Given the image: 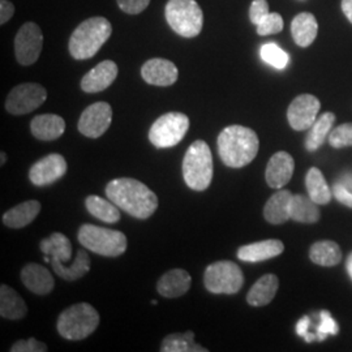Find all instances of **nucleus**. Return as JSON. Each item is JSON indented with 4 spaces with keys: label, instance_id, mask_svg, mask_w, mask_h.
<instances>
[{
    "label": "nucleus",
    "instance_id": "obj_1",
    "mask_svg": "<svg viewBox=\"0 0 352 352\" xmlns=\"http://www.w3.org/2000/svg\"><path fill=\"white\" fill-rule=\"evenodd\" d=\"M106 196L123 212L148 219L158 208V197L144 183L131 177L113 179L106 187Z\"/></svg>",
    "mask_w": 352,
    "mask_h": 352
},
{
    "label": "nucleus",
    "instance_id": "obj_2",
    "mask_svg": "<svg viewBox=\"0 0 352 352\" xmlns=\"http://www.w3.org/2000/svg\"><path fill=\"white\" fill-rule=\"evenodd\" d=\"M258 146L257 133L248 126H226L218 136L219 158L231 168L251 164L258 153Z\"/></svg>",
    "mask_w": 352,
    "mask_h": 352
},
{
    "label": "nucleus",
    "instance_id": "obj_3",
    "mask_svg": "<svg viewBox=\"0 0 352 352\" xmlns=\"http://www.w3.org/2000/svg\"><path fill=\"white\" fill-rule=\"evenodd\" d=\"M113 26L104 17H90L77 26L69 38L68 49L76 60L93 58L111 37Z\"/></svg>",
    "mask_w": 352,
    "mask_h": 352
},
{
    "label": "nucleus",
    "instance_id": "obj_4",
    "mask_svg": "<svg viewBox=\"0 0 352 352\" xmlns=\"http://www.w3.org/2000/svg\"><path fill=\"white\" fill-rule=\"evenodd\" d=\"M183 176L186 184L193 190L209 188L213 179V157L205 141L197 140L189 146L183 160Z\"/></svg>",
    "mask_w": 352,
    "mask_h": 352
},
{
    "label": "nucleus",
    "instance_id": "obj_5",
    "mask_svg": "<svg viewBox=\"0 0 352 352\" xmlns=\"http://www.w3.org/2000/svg\"><path fill=\"white\" fill-rule=\"evenodd\" d=\"M100 325V315L88 302H78L65 311L58 318V331L68 340H85Z\"/></svg>",
    "mask_w": 352,
    "mask_h": 352
},
{
    "label": "nucleus",
    "instance_id": "obj_6",
    "mask_svg": "<svg viewBox=\"0 0 352 352\" xmlns=\"http://www.w3.org/2000/svg\"><path fill=\"white\" fill-rule=\"evenodd\" d=\"M164 17L170 28L182 37H197L201 33L204 12L196 0H168Z\"/></svg>",
    "mask_w": 352,
    "mask_h": 352
},
{
    "label": "nucleus",
    "instance_id": "obj_7",
    "mask_svg": "<svg viewBox=\"0 0 352 352\" xmlns=\"http://www.w3.org/2000/svg\"><path fill=\"white\" fill-rule=\"evenodd\" d=\"M77 239L84 248L106 257L122 256L126 250V235L104 227L82 225L78 230Z\"/></svg>",
    "mask_w": 352,
    "mask_h": 352
},
{
    "label": "nucleus",
    "instance_id": "obj_8",
    "mask_svg": "<svg viewBox=\"0 0 352 352\" xmlns=\"http://www.w3.org/2000/svg\"><path fill=\"white\" fill-rule=\"evenodd\" d=\"M204 285L212 294L232 295L239 292L244 285V276L238 265L232 261H217L209 265L204 274Z\"/></svg>",
    "mask_w": 352,
    "mask_h": 352
},
{
    "label": "nucleus",
    "instance_id": "obj_9",
    "mask_svg": "<svg viewBox=\"0 0 352 352\" xmlns=\"http://www.w3.org/2000/svg\"><path fill=\"white\" fill-rule=\"evenodd\" d=\"M188 128L189 119L186 113H164L151 126L149 140L158 149L173 148L186 136Z\"/></svg>",
    "mask_w": 352,
    "mask_h": 352
},
{
    "label": "nucleus",
    "instance_id": "obj_10",
    "mask_svg": "<svg viewBox=\"0 0 352 352\" xmlns=\"http://www.w3.org/2000/svg\"><path fill=\"white\" fill-rule=\"evenodd\" d=\"M46 98L47 91L42 85L34 82L20 84L10 91L6 101V110L12 115H26L37 110Z\"/></svg>",
    "mask_w": 352,
    "mask_h": 352
},
{
    "label": "nucleus",
    "instance_id": "obj_11",
    "mask_svg": "<svg viewBox=\"0 0 352 352\" xmlns=\"http://www.w3.org/2000/svg\"><path fill=\"white\" fill-rule=\"evenodd\" d=\"M43 46V34L36 23H25L14 37V55L21 65L36 63Z\"/></svg>",
    "mask_w": 352,
    "mask_h": 352
},
{
    "label": "nucleus",
    "instance_id": "obj_12",
    "mask_svg": "<svg viewBox=\"0 0 352 352\" xmlns=\"http://www.w3.org/2000/svg\"><path fill=\"white\" fill-rule=\"evenodd\" d=\"M113 120V109L106 102L90 104L81 113L78 120V131L89 139H98L110 128Z\"/></svg>",
    "mask_w": 352,
    "mask_h": 352
},
{
    "label": "nucleus",
    "instance_id": "obj_13",
    "mask_svg": "<svg viewBox=\"0 0 352 352\" xmlns=\"http://www.w3.org/2000/svg\"><path fill=\"white\" fill-rule=\"evenodd\" d=\"M321 103L312 94H302L291 102L287 110L289 126L295 131H305L315 124Z\"/></svg>",
    "mask_w": 352,
    "mask_h": 352
},
{
    "label": "nucleus",
    "instance_id": "obj_14",
    "mask_svg": "<svg viewBox=\"0 0 352 352\" xmlns=\"http://www.w3.org/2000/svg\"><path fill=\"white\" fill-rule=\"evenodd\" d=\"M67 168L68 166L63 155L52 153L32 166L29 179L34 186L45 187L62 179L67 173Z\"/></svg>",
    "mask_w": 352,
    "mask_h": 352
},
{
    "label": "nucleus",
    "instance_id": "obj_15",
    "mask_svg": "<svg viewBox=\"0 0 352 352\" xmlns=\"http://www.w3.org/2000/svg\"><path fill=\"white\" fill-rule=\"evenodd\" d=\"M295 162L287 151L276 153L266 166L265 179L269 187L274 189L283 188L292 177Z\"/></svg>",
    "mask_w": 352,
    "mask_h": 352
},
{
    "label": "nucleus",
    "instance_id": "obj_16",
    "mask_svg": "<svg viewBox=\"0 0 352 352\" xmlns=\"http://www.w3.org/2000/svg\"><path fill=\"white\" fill-rule=\"evenodd\" d=\"M141 76L151 85L170 87L175 84L179 71L173 62L162 58H154L142 65Z\"/></svg>",
    "mask_w": 352,
    "mask_h": 352
},
{
    "label": "nucleus",
    "instance_id": "obj_17",
    "mask_svg": "<svg viewBox=\"0 0 352 352\" xmlns=\"http://www.w3.org/2000/svg\"><path fill=\"white\" fill-rule=\"evenodd\" d=\"M118 65L113 60H103L90 69L81 80V89L85 93H100L109 88L118 77Z\"/></svg>",
    "mask_w": 352,
    "mask_h": 352
},
{
    "label": "nucleus",
    "instance_id": "obj_18",
    "mask_svg": "<svg viewBox=\"0 0 352 352\" xmlns=\"http://www.w3.org/2000/svg\"><path fill=\"white\" fill-rule=\"evenodd\" d=\"M283 251L285 245L280 240H263L240 247L238 250V258L245 263H261L277 257Z\"/></svg>",
    "mask_w": 352,
    "mask_h": 352
},
{
    "label": "nucleus",
    "instance_id": "obj_19",
    "mask_svg": "<svg viewBox=\"0 0 352 352\" xmlns=\"http://www.w3.org/2000/svg\"><path fill=\"white\" fill-rule=\"evenodd\" d=\"M21 280L26 289L36 295H47L54 289L55 282L50 272L38 264H28L21 270Z\"/></svg>",
    "mask_w": 352,
    "mask_h": 352
},
{
    "label": "nucleus",
    "instance_id": "obj_20",
    "mask_svg": "<svg viewBox=\"0 0 352 352\" xmlns=\"http://www.w3.org/2000/svg\"><path fill=\"white\" fill-rule=\"evenodd\" d=\"M190 283L192 278L188 272L183 269H173L160 278L157 289L164 298L174 299L186 295L190 289Z\"/></svg>",
    "mask_w": 352,
    "mask_h": 352
},
{
    "label": "nucleus",
    "instance_id": "obj_21",
    "mask_svg": "<svg viewBox=\"0 0 352 352\" xmlns=\"http://www.w3.org/2000/svg\"><path fill=\"white\" fill-rule=\"evenodd\" d=\"M32 135L37 140L52 141L59 139L65 131L63 118L54 113H43L36 116L30 123Z\"/></svg>",
    "mask_w": 352,
    "mask_h": 352
},
{
    "label": "nucleus",
    "instance_id": "obj_22",
    "mask_svg": "<svg viewBox=\"0 0 352 352\" xmlns=\"http://www.w3.org/2000/svg\"><path fill=\"white\" fill-rule=\"evenodd\" d=\"M318 24L312 13L302 12L294 17L291 23V34L295 43L300 47H308L315 42Z\"/></svg>",
    "mask_w": 352,
    "mask_h": 352
},
{
    "label": "nucleus",
    "instance_id": "obj_23",
    "mask_svg": "<svg viewBox=\"0 0 352 352\" xmlns=\"http://www.w3.org/2000/svg\"><path fill=\"white\" fill-rule=\"evenodd\" d=\"M292 193L286 189L276 192L265 205V219L272 225H282L289 219V204Z\"/></svg>",
    "mask_w": 352,
    "mask_h": 352
},
{
    "label": "nucleus",
    "instance_id": "obj_24",
    "mask_svg": "<svg viewBox=\"0 0 352 352\" xmlns=\"http://www.w3.org/2000/svg\"><path fill=\"white\" fill-rule=\"evenodd\" d=\"M279 280L274 274H265L250 289L247 302L252 307H264L272 302L277 294Z\"/></svg>",
    "mask_w": 352,
    "mask_h": 352
},
{
    "label": "nucleus",
    "instance_id": "obj_25",
    "mask_svg": "<svg viewBox=\"0 0 352 352\" xmlns=\"http://www.w3.org/2000/svg\"><path fill=\"white\" fill-rule=\"evenodd\" d=\"M41 212V204L36 200L23 202L3 215V223L10 228H23L30 225Z\"/></svg>",
    "mask_w": 352,
    "mask_h": 352
},
{
    "label": "nucleus",
    "instance_id": "obj_26",
    "mask_svg": "<svg viewBox=\"0 0 352 352\" xmlns=\"http://www.w3.org/2000/svg\"><path fill=\"white\" fill-rule=\"evenodd\" d=\"M321 218L318 204L309 196L294 195L289 204V219L300 223H316Z\"/></svg>",
    "mask_w": 352,
    "mask_h": 352
},
{
    "label": "nucleus",
    "instance_id": "obj_27",
    "mask_svg": "<svg viewBox=\"0 0 352 352\" xmlns=\"http://www.w3.org/2000/svg\"><path fill=\"white\" fill-rule=\"evenodd\" d=\"M39 248L45 256H49L51 261H59L64 264L72 258V244L62 232H54L47 239H43Z\"/></svg>",
    "mask_w": 352,
    "mask_h": 352
},
{
    "label": "nucleus",
    "instance_id": "obj_28",
    "mask_svg": "<svg viewBox=\"0 0 352 352\" xmlns=\"http://www.w3.org/2000/svg\"><path fill=\"white\" fill-rule=\"evenodd\" d=\"M28 312L24 299L7 285L0 287V316L8 320H20Z\"/></svg>",
    "mask_w": 352,
    "mask_h": 352
},
{
    "label": "nucleus",
    "instance_id": "obj_29",
    "mask_svg": "<svg viewBox=\"0 0 352 352\" xmlns=\"http://www.w3.org/2000/svg\"><path fill=\"white\" fill-rule=\"evenodd\" d=\"M336 123V115L333 113H324L317 118L315 124L309 128L308 136L305 139L307 151H315L329 139L333 126Z\"/></svg>",
    "mask_w": 352,
    "mask_h": 352
},
{
    "label": "nucleus",
    "instance_id": "obj_30",
    "mask_svg": "<svg viewBox=\"0 0 352 352\" xmlns=\"http://www.w3.org/2000/svg\"><path fill=\"white\" fill-rule=\"evenodd\" d=\"M52 269L58 277L62 278L64 280L72 282L80 278L84 277L90 270V258L87 251L80 250L77 251L75 261L71 265H64L59 261H51Z\"/></svg>",
    "mask_w": 352,
    "mask_h": 352
},
{
    "label": "nucleus",
    "instance_id": "obj_31",
    "mask_svg": "<svg viewBox=\"0 0 352 352\" xmlns=\"http://www.w3.org/2000/svg\"><path fill=\"white\" fill-rule=\"evenodd\" d=\"M309 258L320 266H336L342 260L340 245L331 240H322L315 243L309 250Z\"/></svg>",
    "mask_w": 352,
    "mask_h": 352
},
{
    "label": "nucleus",
    "instance_id": "obj_32",
    "mask_svg": "<svg viewBox=\"0 0 352 352\" xmlns=\"http://www.w3.org/2000/svg\"><path fill=\"white\" fill-rule=\"evenodd\" d=\"M305 186L308 190V196L318 205H327L331 200V190L327 186V180L322 173L312 167L305 176Z\"/></svg>",
    "mask_w": 352,
    "mask_h": 352
},
{
    "label": "nucleus",
    "instance_id": "obj_33",
    "mask_svg": "<svg viewBox=\"0 0 352 352\" xmlns=\"http://www.w3.org/2000/svg\"><path fill=\"white\" fill-rule=\"evenodd\" d=\"M89 213L106 223H116L120 219L119 208L110 200H104L100 196H89L85 200Z\"/></svg>",
    "mask_w": 352,
    "mask_h": 352
},
{
    "label": "nucleus",
    "instance_id": "obj_34",
    "mask_svg": "<svg viewBox=\"0 0 352 352\" xmlns=\"http://www.w3.org/2000/svg\"><path fill=\"white\" fill-rule=\"evenodd\" d=\"M161 351L164 352H208L205 347L195 342V333H175L167 336L161 344Z\"/></svg>",
    "mask_w": 352,
    "mask_h": 352
},
{
    "label": "nucleus",
    "instance_id": "obj_35",
    "mask_svg": "<svg viewBox=\"0 0 352 352\" xmlns=\"http://www.w3.org/2000/svg\"><path fill=\"white\" fill-rule=\"evenodd\" d=\"M260 55L265 63L270 64L277 69H285L289 62L287 52L282 50L276 43H265L261 46Z\"/></svg>",
    "mask_w": 352,
    "mask_h": 352
},
{
    "label": "nucleus",
    "instance_id": "obj_36",
    "mask_svg": "<svg viewBox=\"0 0 352 352\" xmlns=\"http://www.w3.org/2000/svg\"><path fill=\"white\" fill-rule=\"evenodd\" d=\"M327 140L334 149L352 146V123H344L334 128Z\"/></svg>",
    "mask_w": 352,
    "mask_h": 352
},
{
    "label": "nucleus",
    "instance_id": "obj_37",
    "mask_svg": "<svg viewBox=\"0 0 352 352\" xmlns=\"http://www.w3.org/2000/svg\"><path fill=\"white\" fill-rule=\"evenodd\" d=\"M256 28L258 36L277 34L283 30V19L279 13L270 12Z\"/></svg>",
    "mask_w": 352,
    "mask_h": 352
},
{
    "label": "nucleus",
    "instance_id": "obj_38",
    "mask_svg": "<svg viewBox=\"0 0 352 352\" xmlns=\"http://www.w3.org/2000/svg\"><path fill=\"white\" fill-rule=\"evenodd\" d=\"M320 325L317 327V331H316V337L317 340L322 342L327 338V336H336L338 334L340 329L337 322L333 320L331 315L327 312V311H321L320 312Z\"/></svg>",
    "mask_w": 352,
    "mask_h": 352
},
{
    "label": "nucleus",
    "instance_id": "obj_39",
    "mask_svg": "<svg viewBox=\"0 0 352 352\" xmlns=\"http://www.w3.org/2000/svg\"><path fill=\"white\" fill-rule=\"evenodd\" d=\"M47 350L49 347L43 342H39L36 338H29L16 342L11 349V352H46Z\"/></svg>",
    "mask_w": 352,
    "mask_h": 352
},
{
    "label": "nucleus",
    "instance_id": "obj_40",
    "mask_svg": "<svg viewBox=\"0 0 352 352\" xmlns=\"http://www.w3.org/2000/svg\"><path fill=\"white\" fill-rule=\"evenodd\" d=\"M270 13L267 0H253L250 8V20L252 24L258 25L265 17Z\"/></svg>",
    "mask_w": 352,
    "mask_h": 352
},
{
    "label": "nucleus",
    "instance_id": "obj_41",
    "mask_svg": "<svg viewBox=\"0 0 352 352\" xmlns=\"http://www.w3.org/2000/svg\"><path fill=\"white\" fill-rule=\"evenodd\" d=\"M119 8L128 14H139L145 11L151 0H116Z\"/></svg>",
    "mask_w": 352,
    "mask_h": 352
},
{
    "label": "nucleus",
    "instance_id": "obj_42",
    "mask_svg": "<svg viewBox=\"0 0 352 352\" xmlns=\"http://www.w3.org/2000/svg\"><path fill=\"white\" fill-rule=\"evenodd\" d=\"M309 327H311V318L308 316H304L296 324V333L302 337L307 343H311L317 340L316 333H311Z\"/></svg>",
    "mask_w": 352,
    "mask_h": 352
},
{
    "label": "nucleus",
    "instance_id": "obj_43",
    "mask_svg": "<svg viewBox=\"0 0 352 352\" xmlns=\"http://www.w3.org/2000/svg\"><path fill=\"white\" fill-rule=\"evenodd\" d=\"M333 193H334L336 199H337L340 204H343V205H346V206H349V208H351L352 209V192L346 188L340 182L334 184Z\"/></svg>",
    "mask_w": 352,
    "mask_h": 352
},
{
    "label": "nucleus",
    "instance_id": "obj_44",
    "mask_svg": "<svg viewBox=\"0 0 352 352\" xmlns=\"http://www.w3.org/2000/svg\"><path fill=\"white\" fill-rule=\"evenodd\" d=\"M14 14V6L10 0H0V24L8 23Z\"/></svg>",
    "mask_w": 352,
    "mask_h": 352
},
{
    "label": "nucleus",
    "instance_id": "obj_45",
    "mask_svg": "<svg viewBox=\"0 0 352 352\" xmlns=\"http://www.w3.org/2000/svg\"><path fill=\"white\" fill-rule=\"evenodd\" d=\"M342 11L352 24V0H342Z\"/></svg>",
    "mask_w": 352,
    "mask_h": 352
},
{
    "label": "nucleus",
    "instance_id": "obj_46",
    "mask_svg": "<svg viewBox=\"0 0 352 352\" xmlns=\"http://www.w3.org/2000/svg\"><path fill=\"white\" fill-rule=\"evenodd\" d=\"M340 183H342L346 188L352 192V174H346V175L343 176V177L340 179Z\"/></svg>",
    "mask_w": 352,
    "mask_h": 352
},
{
    "label": "nucleus",
    "instance_id": "obj_47",
    "mask_svg": "<svg viewBox=\"0 0 352 352\" xmlns=\"http://www.w3.org/2000/svg\"><path fill=\"white\" fill-rule=\"evenodd\" d=\"M347 270H349V274H350V277L352 279V253L349 256V258H347Z\"/></svg>",
    "mask_w": 352,
    "mask_h": 352
},
{
    "label": "nucleus",
    "instance_id": "obj_48",
    "mask_svg": "<svg viewBox=\"0 0 352 352\" xmlns=\"http://www.w3.org/2000/svg\"><path fill=\"white\" fill-rule=\"evenodd\" d=\"M0 157H1V160H0V164L3 166V164L7 162V154H6L4 151H1V153H0Z\"/></svg>",
    "mask_w": 352,
    "mask_h": 352
}]
</instances>
